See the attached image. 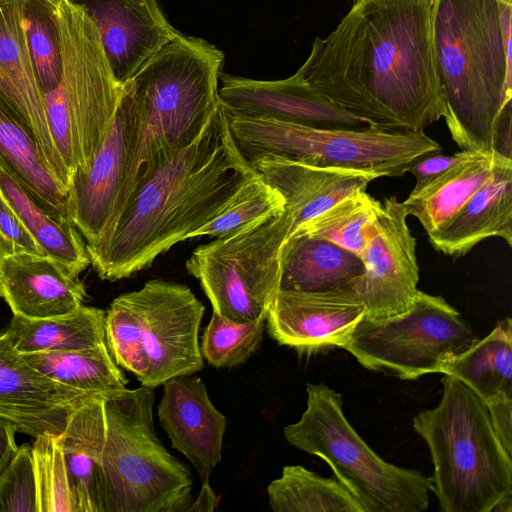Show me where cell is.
Masks as SVG:
<instances>
[{
	"label": "cell",
	"mask_w": 512,
	"mask_h": 512,
	"mask_svg": "<svg viewBox=\"0 0 512 512\" xmlns=\"http://www.w3.org/2000/svg\"><path fill=\"white\" fill-rule=\"evenodd\" d=\"M224 108L232 137L248 162L273 154L311 165L362 171L379 178L399 177L419 156L441 151L440 144L424 132L373 126L321 128L246 116Z\"/></svg>",
	"instance_id": "9c48e42d"
},
{
	"label": "cell",
	"mask_w": 512,
	"mask_h": 512,
	"mask_svg": "<svg viewBox=\"0 0 512 512\" xmlns=\"http://www.w3.org/2000/svg\"><path fill=\"white\" fill-rule=\"evenodd\" d=\"M478 340L442 296L418 290L412 306L387 318H362L342 347L364 368L415 380L440 373L443 364Z\"/></svg>",
	"instance_id": "8fae6325"
},
{
	"label": "cell",
	"mask_w": 512,
	"mask_h": 512,
	"mask_svg": "<svg viewBox=\"0 0 512 512\" xmlns=\"http://www.w3.org/2000/svg\"><path fill=\"white\" fill-rule=\"evenodd\" d=\"M427 235L437 251L453 257L466 255L491 237L512 246V159L500 157L492 176L453 218Z\"/></svg>",
	"instance_id": "603a6c76"
},
{
	"label": "cell",
	"mask_w": 512,
	"mask_h": 512,
	"mask_svg": "<svg viewBox=\"0 0 512 512\" xmlns=\"http://www.w3.org/2000/svg\"><path fill=\"white\" fill-rule=\"evenodd\" d=\"M31 447L38 512H78L60 434L44 433Z\"/></svg>",
	"instance_id": "836d02e7"
},
{
	"label": "cell",
	"mask_w": 512,
	"mask_h": 512,
	"mask_svg": "<svg viewBox=\"0 0 512 512\" xmlns=\"http://www.w3.org/2000/svg\"><path fill=\"white\" fill-rule=\"evenodd\" d=\"M61 76L44 94L51 134L71 175L85 171L106 138L124 85L115 77L97 27L74 0L53 1Z\"/></svg>",
	"instance_id": "8992f818"
},
{
	"label": "cell",
	"mask_w": 512,
	"mask_h": 512,
	"mask_svg": "<svg viewBox=\"0 0 512 512\" xmlns=\"http://www.w3.org/2000/svg\"><path fill=\"white\" fill-rule=\"evenodd\" d=\"M23 356L45 376L82 392L109 396L126 389L128 383L105 342L81 350Z\"/></svg>",
	"instance_id": "4dcf8cb0"
},
{
	"label": "cell",
	"mask_w": 512,
	"mask_h": 512,
	"mask_svg": "<svg viewBox=\"0 0 512 512\" xmlns=\"http://www.w3.org/2000/svg\"><path fill=\"white\" fill-rule=\"evenodd\" d=\"M499 1H502V2H505V3L512 4V0H499Z\"/></svg>",
	"instance_id": "f6af8a7d"
},
{
	"label": "cell",
	"mask_w": 512,
	"mask_h": 512,
	"mask_svg": "<svg viewBox=\"0 0 512 512\" xmlns=\"http://www.w3.org/2000/svg\"><path fill=\"white\" fill-rule=\"evenodd\" d=\"M443 375L438 405L413 419L434 466L430 490L442 512H493L512 498L511 456L486 403L459 379Z\"/></svg>",
	"instance_id": "5b68a950"
},
{
	"label": "cell",
	"mask_w": 512,
	"mask_h": 512,
	"mask_svg": "<svg viewBox=\"0 0 512 512\" xmlns=\"http://www.w3.org/2000/svg\"><path fill=\"white\" fill-rule=\"evenodd\" d=\"M433 0H358L297 74L369 126L418 133L443 108L434 68Z\"/></svg>",
	"instance_id": "6da1fadb"
},
{
	"label": "cell",
	"mask_w": 512,
	"mask_h": 512,
	"mask_svg": "<svg viewBox=\"0 0 512 512\" xmlns=\"http://www.w3.org/2000/svg\"><path fill=\"white\" fill-rule=\"evenodd\" d=\"M18 252L46 255L0 190V259Z\"/></svg>",
	"instance_id": "ab89813d"
},
{
	"label": "cell",
	"mask_w": 512,
	"mask_h": 512,
	"mask_svg": "<svg viewBox=\"0 0 512 512\" xmlns=\"http://www.w3.org/2000/svg\"><path fill=\"white\" fill-rule=\"evenodd\" d=\"M105 315L104 310L83 304L49 318L13 315L4 333L22 354L81 350L105 342Z\"/></svg>",
	"instance_id": "f1b7e54d"
},
{
	"label": "cell",
	"mask_w": 512,
	"mask_h": 512,
	"mask_svg": "<svg viewBox=\"0 0 512 512\" xmlns=\"http://www.w3.org/2000/svg\"><path fill=\"white\" fill-rule=\"evenodd\" d=\"M154 399L144 386L106 398L105 512H188L194 501L189 469L154 431Z\"/></svg>",
	"instance_id": "52a82bcc"
},
{
	"label": "cell",
	"mask_w": 512,
	"mask_h": 512,
	"mask_svg": "<svg viewBox=\"0 0 512 512\" xmlns=\"http://www.w3.org/2000/svg\"><path fill=\"white\" fill-rule=\"evenodd\" d=\"M407 217L395 196L385 198L377 210L373 232L360 257L364 270L348 283L363 301L366 319L401 314L415 300L419 266Z\"/></svg>",
	"instance_id": "5bb4252c"
},
{
	"label": "cell",
	"mask_w": 512,
	"mask_h": 512,
	"mask_svg": "<svg viewBox=\"0 0 512 512\" xmlns=\"http://www.w3.org/2000/svg\"><path fill=\"white\" fill-rule=\"evenodd\" d=\"M253 168L284 200L293 220L291 234L332 204L379 178L357 170L322 167L264 154L249 161ZM290 234V235H291Z\"/></svg>",
	"instance_id": "7402d4cb"
},
{
	"label": "cell",
	"mask_w": 512,
	"mask_h": 512,
	"mask_svg": "<svg viewBox=\"0 0 512 512\" xmlns=\"http://www.w3.org/2000/svg\"><path fill=\"white\" fill-rule=\"evenodd\" d=\"M105 343L115 363L142 383L149 368L137 318L124 294L116 297L105 315Z\"/></svg>",
	"instance_id": "74e56055"
},
{
	"label": "cell",
	"mask_w": 512,
	"mask_h": 512,
	"mask_svg": "<svg viewBox=\"0 0 512 512\" xmlns=\"http://www.w3.org/2000/svg\"><path fill=\"white\" fill-rule=\"evenodd\" d=\"M0 512H38L31 446L18 447L0 473Z\"/></svg>",
	"instance_id": "f35d334b"
},
{
	"label": "cell",
	"mask_w": 512,
	"mask_h": 512,
	"mask_svg": "<svg viewBox=\"0 0 512 512\" xmlns=\"http://www.w3.org/2000/svg\"><path fill=\"white\" fill-rule=\"evenodd\" d=\"M162 385L159 424L173 448L193 464L201 484L208 483L212 469L222 459L226 418L211 402L201 378L179 375Z\"/></svg>",
	"instance_id": "ffe728a7"
},
{
	"label": "cell",
	"mask_w": 512,
	"mask_h": 512,
	"mask_svg": "<svg viewBox=\"0 0 512 512\" xmlns=\"http://www.w3.org/2000/svg\"><path fill=\"white\" fill-rule=\"evenodd\" d=\"M477 153L475 151L461 150L452 155H445L438 151L419 156L410 163L407 170L416 179L413 189L423 187L450 168L471 159Z\"/></svg>",
	"instance_id": "60d3db41"
},
{
	"label": "cell",
	"mask_w": 512,
	"mask_h": 512,
	"mask_svg": "<svg viewBox=\"0 0 512 512\" xmlns=\"http://www.w3.org/2000/svg\"><path fill=\"white\" fill-rule=\"evenodd\" d=\"M0 190L46 255L76 276L91 264L86 243L68 217L40 204L1 164Z\"/></svg>",
	"instance_id": "83f0119b"
},
{
	"label": "cell",
	"mask_w": 512,
	"mask_h": 512,
	"mask_svg": "<svg viewBox=\"0 0 512 512\" xmlns=\"http://www.w3.org/2000/svg\"><path fill=\"white\" fill-rule=\"evenodd\" d=\"M97 27L116 79L124 85L181 32L162 12L158 0H74Z\"/></svg>",
	"instance_id": "d6986e66"
},
{
	"label": "cell",
	"mask_w": 512,
	"mask_h": 512,
	"mask_svg": "<svg viewBox=\"0 0 512 512\" xmlns=\"http://www.w3.org/2000/svg\"><path fill=\"white\" fill-rule=\"evenodd\" d=\"M283 211L282 196L256 173L242 186L226 209L195 231L191 238L221 237L241 227L279 215Z\"/></svg>",
	"instance_id": "d590c367"
},
{
	"label": "cell",
	"mask_w": 512,
	"mask_h": 512,
	"mask_svg": "<svg viewBox=\"0 0 512 512\" xmlns=\"http://www.w3.org/2000/svg\"><path fill=\"white\" fill-rule=\"evenodd\" d=\"M0 164L40 204L66 215L67 189L53 173L28 127L1 95Z\"/></svg>",
	"instance_id": "484cf974"
},
{
	"label": "cell",
	"mask_w": 512,
	"mask_h": 512,
	"mask_svg": "<svg viewBox=\"0 0 512 512\" xmlns=\"http://www.w3.org/2000/svg\"><path fill=\"white\" fill-rule=\"evenodd\" d=\"M364 316V303L348 284L322 291L279 289L266 327L280 345L299 351L342 348Z\"/></svg>",
	"instance_id": "9a60e30c"
},
{
	"label": "cell",
	"mask_w": 512,
	"mask_h": 512,
	"mask_svg": "<svg viewBox=\"0 0 512 512\" xmlns=\"http://www.w3.org/2000/svg\"><path fill=\"white\" fill-rule=\"evenodd\" d=\"M500 157L478 152L423 187L412 189L402 202L407 215L416 217L427 234L443 228L492 176Z\"/></svg>",
	"instance_id": "4316f807"
},
{
	"label": "cell",
	"mask_w": 512,
	"mask_h": 512,
	"mask_svg": "<svg viewBox=\"0 0 512 512\" xmlns=\"http://www.w3.org/2000/svg\"><path fill=\"white\" fill-rule=\"evenodd\" d=\"M486 405L496 434L506 452L512 456V395L500 394Z\"/></svg>",
	"instance_id": "b9f144b4"
},
{
	"label": "cell",
	"mask_w": 512,
	"mask_h": 512,
	"mask_svg": "<svg viewBox=\"0 0 512 512\" xmlns=\"http://www.w3.org/2000/svg\"><path fill=\"white\" fill-rule=\"evenodd\" d=\"M275 512H363L357 500L338 481L300 465H287L267 487Z\"/></svg>",
	"instance_id": "1f68e13d"
},
{
	"label": "cell",
	"mask_w": 512,
	"mask_h": 512,
	"mask_svg": "<svg viewBox=\"0 0 512 512\" xmlns=\"http://www.w3.org/2000/svg\"><path fill=\"white\" fill-rule=\"evenodd\" d=\"M0 290L13 315L30 319L68 314L87 296L79 276L61 262L28 252L0 259Z\"/></svg>",
	"instance_id": "44dd1931"
},
{
	"label": "cell",
	"mask_w": 512,
	"mask_h": 512,
	"mask_svg": "<svg viewBox=\"0 0 512 512\" xmlns=\"http://www.w3.org/2000/svg\"><path fill=\"white\" fill-rule=\"evenodd\" d=\"M256 170L220 101L201 135L132 190L110 240L90 254L102 280L127 278L221 214Z\"/></svg>",
	"instance_id": "7a4b0ae2"
},
{
	"label": "cell",
	"mask_w": 512,
	"mask_h": 512,
	"mask_svg": "<svg viewBox=\"0 0 512 512\" xmlns=\"http://www.w3.org/2000/svg\"><path fill=\"white\" fill-rule=\"evenodd\" d=\"M292 226L284 209L193 250L186 269L199 280L213 311L239 323L267 316L280 288V251Z\"/></svg>",
	"instance_id": "30bf717a"
},
{
	"label": "cell",
	"mask_w": 512,
	"mask_h": 512,
	"mask_svg": "<svg viewBox=\"0 0 512 512\" xmlns=\"http://www.w3.org/2000/svg\"><path fill=\"white\" fill-rule=\"evenodd\" d=\"M265 328L266 317L239 323L213 311L202 336V358L215 368L241 365L260 345Z\"/></svg>",
	"instance_id": "e575fe53"
},
{
	"label": "cell",
	"mask_w": 512,
	"mask_h": 512,
	"mask_svg": "<svg viewBox=\"0 0 512 512\" xmlns=\"http://www.w3.org/2000/svg\"><path fill=\"white\" fill-rule=\"evenodd\" d=\"M282 290L322 291L347 285L362 274L359 256L330 241L295 232L280 251Z\"/></svg>",
	"instance_id": "d4e9b609"
},
{
	"label": "cell",
	"mask_w": 512,
	"mask_h": 512,
	"mask_svg": "<svg viewBox=\"0 0 512 512\" xmlns=\"http://www.w3.org/2000/svg\"><path fill=\"white\" fill-rule=\"evenodd\" d=\"M380 204L366 190H359L332 204L293 233L330 241L361 257L373 232Z\"/></svg>",
	"instance_id": "d6a6232c"
},
{
	"label": "cell",
	"mask_w": 512,
	"mask_h": 512,
	"mask_svg": "<svg viewBox=\"0 0 512 512\" xmlns=\"http://www.w3.org/2000/svg\"><path fill=\"white\" fill-rule=\"evenodd\" d=\"M201 485L198 497L193 501L188 512H212L218 504L217 496L210 483H203Z\"/></svg>",
	"instance_id": "ee69618b"
},
{
	"label": "cell",
	"mask_w": 512,
	"mask_h": 512,
	"mask_svg": "<svg viewBox=\"0 0 512 512\" xmlns=\"http://www.w3.org/2000/svg\"><path fill=\"white\" fill-rule=\"evenodd\" d=\"M53 1H55V0H53Z\"/></svg>",
	"instance_id": "c3c4849f"
},
{
	"label": "cell",
	"mask_w": 512,
	"mask_h": 512,
	"mask_svg": "<svg viewBox=\"0 0 512 512\" xmlns=\"http://www.w3.org/2000/svg\"><path fill=\"white\" fill-rule=\"evenodd\" d=\"M512 4L433 0L434 68L445 123L461 150L512 159Z\"/></svg>",
	"instance_id": "3957f363"
},
{
	"label": "cell",
	"mask_w": 512,
	"mask_h": 512,
	"mask_svg": "<svg viewBox=\"0 0 512 512\" xmlns=\"http://www.w3.org/2000/svg\"><path fill=\"white\" fill-rule=\"evenodd\" d=\"M107 396L95 395L76 408L60 434L78 512H105L101 459Z\"/></svg>",
	"instance_id": "cb8c5ba5"
},
{
	"label": "cell",
	"mask_w": 512,
	"mask_h": 512,
	"mask_svg": "<svg viewBox=\"0 0 512 512\" xmlns=\"http://www.w3.org/2000/svg\"><path fill=\"white\" fill-rule=\"evenodd\" d=\"M15 433L16 430L10 423L0 419V473L9 464L18 449Z\"/></svg>",
	"instance_id": "7bdbcfd3"
},
{
	"label": "cell",
	"mask_w": 512,
	"mask_h": 512,
	"mask_svg": "<svg viewBox=\"0 0 512 512\" xmlns=\"http://www.w3.org/2000/svg\"><path fill=\"white\" fill-rule=\"evenodd\" d=\"M95 395L45 376L26 361L4 332L0 334V419L16 432L33 438L61 434L71 413Z\"/></svg>",
	"instance_id": "2e32d148"
},
{
	"label": "cell",
	"mask_w": 512,
	"mask_h": 512,
	"mask_svg": "<svg viewBox=\"0 0 512 512\" xmlns=\"http://www.w3.org/2000/svg\"><path fill=\"white\" fill-rule=\"evenodd\" d=\"M0 297H2V293H1V290H0Z\"/></svg>",
	"instance_id": "bcb514c9"
},
{
	"label": "cell",
	"mask_w": 512,
	"mask_h": 512,
	"mask_svg": "<svg viewBox=\"0 0 512 512\" xmlns=\"http://www.w3.org/2000/svg\"><path fill=\"white\" fill-rule=\"evenodd\" d=\"M123 294L137 318L149 362L142 386L154 389L203 369L198 332L205 307L189 287L152 279Z\"/></svg>",
	"instance_id": "4fadbf2b"
},
{
	"label": "cell",
	"mask_w": 512,
	"mask_h": 512,
	"mask_svg": "<svg viewBox=\"0 0 512 512\" xmlns=\"http://www.w3.org/2000/svg\"><path fill=\"white\" fill-rule=\"evenodd\" d=\"M218 92L227 109L246 116L333 129L369 126L317 92L297 73L281 80H256L222 72Z\"/></svg>",
	"instance_id": "e0dca14e"
},
{
	"label": "cell",
	"mask_w": 512,
	"mask_h": 512,
	"mask_svg": "<svg viewBox=\"0 0 512 512\" xmlns=\"http://www.w3.org/2000/svg\"><path fill=\"white\" fill-rule=\"evenodd\" d=\"M141 124L135 100L123 94L105 140L85 171H75L67 192L66 215L90 254L112 237L129 197Z\"/></svg>",
	"instance_id": "7c38bea8"
},
{
	"label": "cell",
	"mask_w": 512,
	"mask_h": 512,
	"mask_svg": "<svg viewBox=\"0 0 512 512\" xmlns=\"http://www.w3.org/2000/svg\"><path fill=\"white\" fill-rule=\"evenodd\" d=\"M440 373L459 379L485 403L512 395L511 319L501 320L486 337L446 361Z\"/></svg>",
	"instance_id": "f546056e"
},
{
	"label": "cell",
	"mask_w": 512,
	"mask_h": 512,
	"mask_svg": "<svg viewBox=\"0 0 512 512\" xmlns=\"http://www.w3.org/2000/svg\"><path fill=\"white\" fill-rule=\"evenodd\" d=\"M26 0H0V95L28 127L53 173L67 189L70 174L54 143L45 103L29 52Z\"/></svg>",
	"instance_id": "ac0fdd59"
},
{
	"label": "cell",
	"mask_w": 512,
	"mask_h": 512,
	"mask_svg": "<svg viewBox=\"0 0 512 512\" xmlns=\"http://www.w3.org/2000/svg\"><path fill=\"white\" fill-rule=\"evenodd\" d=\"M306 392V410L283 431L289 444L325 460L363 512L427 509L430 477L378 456L347 421L341 394L323 383H307Z\"/></svg>",
	"instance_id": "ba28073f"
},
{
	"label": "cell",
	"mask_w": 512,
	"mask_h": 512,
	"mask_svg": "<svg viewBox=\"0 0 512 512\" xmlns=\"http://www.w3.org/2000/svg\"><path fill=\"white\" fill-rule=\"evenodd\" d=\"M354 2L358 1V0H353Z\"/></svg>",
	"instance_id": "7dc6e473"
},
{
	"label": "cell",
	"mask_w": 512,
	"mask_h": 512,
	"mask_svg": "<svg viewBox=\"0 0 512 512\" xmlns=\"http://www.w3.org/2000/svg\"><path fill=\"white\" fill-rule=\"evenodd\" d=\"M223 61V52L214 45L180 33L125 83L141 124L129 196L201 135L220 104Z\"/></svg>",
	"instance_id": "277c9868"
},
{
	"label": "cell",
	"mask_w": 512,
	"mask_h": 512,
	"mask_svg": "<svg viewBox=\"0 0 512 512\" xmlns=\"http://www.w3.org/2000/svg\"><path fill=\"white\" fill-rule=\"evenodd\" d=\"M24 23L29 52L43 95L61 76V54L53 0H26Z\"/></svg>",
	"instance_id": "8d00e7d4"
}]
</instances>
